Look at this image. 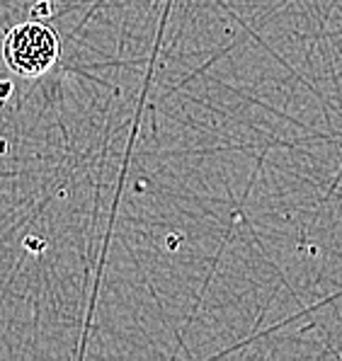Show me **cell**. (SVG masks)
<instances>
[{"instance_id": "obj_1", "label": "cell", "mask_w": 342, "mask_h": 361, "mask_svg": "<svg viewBox=\"0 0 342 361\" xmlns=\"http://www.w3.org/2000/svg\"><path fill=\"white\" fill-rule=\"evenodd\" d=\"M61 39L42 22H22L3 37V61L22 78H39L59 61Z\"/></svg>"}, {"instance_id": "obj_2", "label": "cell", "mask_w": 342, "mask_h": 361, "mask_svg": "<svg viewBox=\"0 0 342 361\" xmlns=\"http://www.w3.org/2000/svg\"><path fill=\"white\" fill-rule=\"evenodd\" d=\"M10 92V82H0V97H5Z\"/></svg>"}]
</instances>
